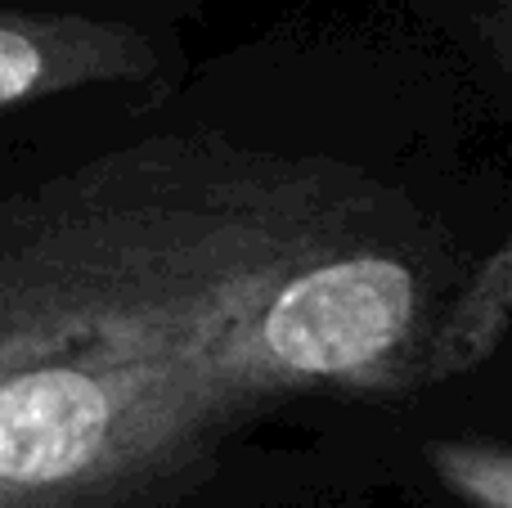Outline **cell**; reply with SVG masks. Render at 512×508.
<instances>
[{"instance_id": "6da1fadb", "label": "cell", "mask_w": 512, "mask_h": 508, "mask_svg": "<svg viewBox=\"0 0 512 508\" xmlns=\"http://www.w3.org/2000/svg\"><path fill=\"white\" fill-rule=\"evenodd\" d=\"M445 266V234L342 162L162 135L0 198V351L95 342L252 410L391 387Z\"/></svg>"}, {"instance_id": "7a4b0ae2", "label": "cell", "mask_w": 512, "mask_h": 508, "mask_svg": "<svg viewBox=\"0 0 512 508\" xmlns=\"http://www.w3.org/2000/svg\"><path fill=\"white\" fill-rule=\"evenodd\" d=\"M248 414L212 378L95 342L0 351V508H176Z\"/></svg>"}, {"instance_id": "3957f363", "label": "cell", "mask_w": 512, "mask_h": 508, "mask_svg": "<svg viewBox=\"0 0 512 508\" xmlns=\"http://www.w3.org/2000/svg\"><path fill=\"white\" fill-rule=\"evenodd\" d=\"M162 59L144 32L86 14H0V113L86 86L153 81Z\"/></svg>"}, {"instance_id": "277c9868", "label": "cell", "mask_w": 512, "mask_h": 508, "mask_svg": "<svg viewBox=\"0 0 512 508\" xmlns=\"http://www.w3.org/2000/svg\"><path fill=\"white\" fill-rule=\"evenodd\" d=\"M423 455L432 477L463 508H512V446L432 441Z\"/></svg>"}]
</instances>
